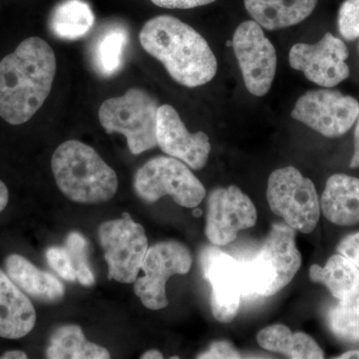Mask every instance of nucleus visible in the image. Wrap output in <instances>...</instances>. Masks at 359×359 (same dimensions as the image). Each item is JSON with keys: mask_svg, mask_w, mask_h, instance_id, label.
I'll return each mask as SVG.
<instances>
[{"mask_svg": "<svg viewBox=\"0 0 359 359\" xmlns=\"http://www.w3.org/2000/svg\"><path fill=\"white\" fill-rule=\"evenodd\" d=\"M55 74L50 45L40 37L23 40L0 61V117L11 125L29 121L50 94Z\"/></svg>", "mask_w": 359, "mask_h": 359, "instance_id": "obj_1", "label": "nucleus"}, {"mask_svg": "<svg viewBox=\"0 0 359 359\" xmlns=\"http://www.w3.org/2000/svg\"><path fill=\"white\" fill-rule=\"evenodd\" d=\"M141 46L159 60L175 81L189 88L209 83L216 76L218 62L207 40L170 15L156 16L139 34Z\"/></svg>", "mask_w": 359, "mask_h": 359, "instance_id": "obj_2", "label": "nucleus"}, {"mask_svg": "<svg viewBox=\"0 0 359 359\" xmlns=\"http://www.w3.org/2000/svg\"><path fill=\"white\" fill-rule=\"evenodd\" d=\"M61 192L79 204H100L116 195L118 177L93 148L77 140L61 144L51 160Z\"/></svg>", "mask_w": 359, "mask_h": 359, "instance_id": "obj_3", "label": "nucleus"}, {"mask_svg": "<svg viewBox=\"0 0 359 359\" xmlns=\"http://www.w3.org/2000/svg\"><path fill=\"white\" fill-rule=\"evenodd\" d=\"M240 264L243 297H271L280 292L302 266L294 229L273 224L257 256Z\"/></svg>", "mask_w": 359, "mask_h": 359, "instance_id": "obj_4", "label": "nucleus"}, {"mask_svg": "<svg viewBox=\"0 0 359 359\" xmlns=\"http://www.w3.org/2000/svg\"><path fill=\"white\" fill-rule=\"evenodd\" d=\"M159 107L158 101L145 90L132 88L124 95L104 101L99 121L108 134L124 135L130 152L140 155L158 146Z\"/></svg>", "mask_w": 359, "mask_h": 359, "instance_id": "obj_5", "label": "nucleus"}, {"mask_svg": "<svg viewBox=\"0 0 359 359\" xmlns=\"http://www.w3.org/2000/svg\"><path fill=\"white\" fill-rule=\"evenodd\" d=\"M266 199L271 212L294 230L313 233L320 217V202L311 179L294 167L269 175Z\"/></svg>", "mask_w": 359, "mask_h": 359, "instance_id": "obj_6", "label": "nucleus"}, {"mask_svg": "<svg viewBox=\"0 0 359 359\" xmlns=\"http://www.w3.org/2000/svg\"><path fill=\"white\" fill-rule=\"evenodd\" d=\"M134 189L149 204L170 196L182 207L196 208L205 197V187L188 165L170 156L153 158L143 165L135 175Z\"/></svg>", "mask_w": 359, "mask_h": 359, "instance_id": "obj_7", "label": "nucleus"}, {"mask_svg": "<svg viewBox=\"0 0 359 359\" xmlns=\"http://www.w3.org/2000/svg\"><path fill=\"white\" fill-rule=\"evenodd\" d=\"M98 237L108 264V278L122 283H135L149 249L143 226L124 212L122 218L101 224Z\"/></svg>", "mask_w": 359, "mask_h": 359, "instance_id": "obj_8", "label": "nucleus"}, {"mask_svg": "<svg viewBox=\"0 0 359 359\" xmlns=\"http://www.w3.org/2000/svg\"><path fill=\"white\" fill-rule=\"evenodd\" d=\"M359 102L339 90H309L297 101L292 117L327 138H339L355 124Z\"/></svg>", "mask_w": 359, "mask_h": 359, "instance_id": "obj_9", "label": "nucleus"}, {"mask_svg": "<svg viewBox=\"0 0 359 359\" xmlns=\"http://www.w3.org/2000/svg\"><path fill=\"white\" fill-rule=\"evenodd\" d=\"M192 263L190 250L181 243L167 241L152 245L142 264L144 276L135 280V294L149 309L167 308L168 280L172 276L188 273Z\"/></svg>", "mask_w": 359, "mask_h": 359, "instance_id": "obj_10", "label": "nucleus"}, {"mask_svg": "<svg viewBox=\"0 0 359 359\" xmlns=\"http://www.w3.org/2000/svg\"><path fill=\"white\" fill-rule=\"evenodd\" d=\"M231 43L245 88L252 95H266L275 79L278 57L263 27L255 20L244 21L233 33Z\"/></svg>", "mask_w": 359, "mask_h": 359, "instance_id": "obj_11", "label": "nucleus"}, {"mask_svg": "<svg viewBox=\"0 0 359 359\" xmlns=\"http://www.w3.org/2000/svg\"><path fill=\"white\" fill-rule=\"evenodd\" d=\"M348 56L344 40L327 32L316 43L294 44L290 48L289 62L309 81L323 88H334L351 75L346 63Z\"/></svg>", "mask_w": 359, "mask_h": 359, "instance_id": "obj_12", "label": "nucleus"}, {"mask_svg": "<svg viewBox=\"0 0 359 359\" xmlns=\"http://www.w3.org/2000/svg\"><path fill=\"white\" fill-rule=\"evenodd\" d=\"M257 218L254 203L240 188L215 189L208 199L205 236L212 245L231 244L238 231L252 228Z\"/></svg>", "mask_w": 359, "mask_h": 359, "instance_id": "obj_13", "label": "nucleus"}, {"mask_svg": "<svg viewBox=\"0 0 359 359\" xmlns=\"http://www.w3.org/2000/svg\"><path fill=\"white\" fill-rule=\"evenodd\" d=\"M203 276L212 287L211 309L219 323H229L237 316L242 292L240 261L215 247L201 252Z\"/></svg>", "mask_w": 359, "mask_h": 359, "instance_id": "obj_14", "label": "nucleus"}, {"mask_svg": "<svg viewBox=\"0 0 359 359\" xmlns=\"http://www.w3.org/2000/svg\"><path fill=\"white\" fill-rule=\"evenodd\" d=\"M157 144L165 154L182 161L194 170L203 169L211 153L208 135L189 132L178 112L168 104L158 109Z\"/></svg>", "mask_w": 359, "mask_h": 359, "instance_id": "obj_15", "label": "nucleus"}, {"mask_svg": "<svg viewBox=\"0 0 359 359\" xmlns=\"http://www.w3.org/2000/svg\"><path fill=\"white\" fill-rule=\"evenodd\" d=\"M36 313L32 302L0 269V337L18 339L34 328Z\"/></svg>", "mask_w": 359, "mask_h": 359, "instance_id": "obj_16", "label": "nucleus"}, {"mask_svg": "<svg viewBox=\"0 0 359 359\" xmlns=\"http://www.w3.org/2000/svg\"><path fill=\"white\" fill-rule=\"evenodd\" d=\"M320 210L330 223L340 226L359 224V179L334 174L327 179L320 197Z\"/></svg>", "mask_w": 359, "mask_h": 359, "instance_id": "obj_17", "label": "nucleus"}, {"mask_svg": "<svg viewBox=\"0 0 359 359\" xmlns=\"http://www.w3.org/2000/svg\"><path fill=\"white\" fill-rule=\"evenodd\" d=\"M6 273L25 294L36 301L54 304L61 301L65 287L55 276L41 271L25 257L13 254L6 259Z\"/></svg>", "mask_w": 359, "mask_h": 359, "instance_id": "obj_18", "label": "nucleus"}, {"mask_svg": "<svg viewBox=\"0 0 359 359\" xmlns=\"http://www.w3.org/2000/svg\"><path fill=\"white\" fill-rule=\"evenodd\" d=\"M318 0H245L252 20L264 29H283L299 25L313 13Z\"/></svg>", "mask_w": 359, "mask_h": 359, "instance_id": "obj_19", "label": "nucleus"}, {"mask_svg": "<svg viewBox=\"0 0 359 359\" xmlns=\"http://www.w3.org/2000/svg\"><path fill=\"white\" fill-rule=\"evenodd\" d=\"M311 282L325 285L339 302H355L359 297V269L342 255H334L325 266L309 268Z\"/></svg>", "mask_w": 359, "mask_h": 359, "instance_id": "obj_20", "label": "nucleus"}, {"mask_svg": "<svg viewBox=\"0 0 359 359\" xmlns=\"http://www.w3.org/2000/svg\"><path fill=\"white\" fill-rule=\"evenodd\" d=\"M257 344L266 351L285 354L289 358H325V353L313 337L304 332L292 334L283 325L264 328L257 337Z\"/></svg>", "mask_w": 359, "mask_h": 359, "instance_id": "obj_21", "label": "nucleus"}, {"mask_svg": "<svg viewBox=\"0 0 359 359\" xmlns=\"http://www.w3.org/2000/svg\"><path fill=\"white\" fill-rule=\"evenodd\" d=\"M49 359H108L110 353L92 344L85 337L78 325H63L52 334L50 344L46 351Z\"/></svg>", "mask_w": 359, "mask_h": 359, "instance_id": "obj_22", "label": "nucleus"}, {"mask_svg": "<svg viewBox=\"0 0 359 359\" xmlns=\"http://www.w3.org/2000/svg\"><path fill=\"white\" fill-rule=\"evenodd\" d=\"M95 16L83 0H65L54 9L50 18L52 32L61 39L77 40L93 27Z\"/></svg>", "mask_w": 359, "mask_h": 359, "instance_id": "obj_23", "label": "nucleus"}, {"mask_svg": "<svg viewBox=\"0 0 359 359\" xmlns=\"http://www.w3.org/2000/svg\"><path fill=\"white\" fill-rule=\"evenodd\" d=\"M128 39L126 29L117 26L110 28L98 40L94 49V65L102 76H112L121 68Z\"/></svg>", "mask_w": 359, "mask_h": 359, "instance_id": "obj_24", "label": "nucleus"}, {"mask_svg": "<svg viewBox=\"0 0 359 359\" xmlns=\"http://www.w3.org/2000/svg\"><path fill=\"white\" fill-rule=\"evenodd\" d=\"M327 321L330 332L339 339L359 344V314L355 302H339L328 309Z\"/></svg>", "mask_w": 359, "mask_h": 359, "instance_id": "obj_25", "label": "nucleus"}, {"mask_svg": "<svg viewBox=\"0 0 359 359\" xmlns=\"http://www.w3.org/2000/svg\"><path fill=\"white\" fill-rule=\"evenodd\" d=\"M65 249L69 254L71 263L77 282L84 287H91L95 283L93 271L88 259L89 244L81 233L73 231L66 238Z\"/></svg>", "mask_w": 359, "mask_h": 359, "instance_id": "obj_26", "label": "nucleus"}, {"mask_svg": "<svg viewBox=\"0 0 359 359\" xmlns=\"http://www.w3.org/2000/svg\"><path fill=\"white\" fill-rule=\"evenodd\" d=\"M337 26L340 35L347 41L359 39V0L344 1L339 7Z\"/></svg>", "mask_w": 359, "mask_h": 359, "instance_id": "obj_27", "label": "nucleus"}, {"mask_svg": "<svg viewBox=\"0 0 359 359\" xmlns=\"http://www.w3.org/2000/svg\"><path fill=\"white\" fill-rule=\"evenodd\" d=\"M47 263L61 278L67 282H76L77 278L73 269L69 254L65 248L52 247L46 252Z\"/></svg>", "mask_w": 359, "mask_h": 359, "instance_id": "obj_28", "label": "nucleus"}, {"mask_svg": "<svg viewBox=\"0 0 359 359\" xmlns=\"http://www.w3.org/2000/svg\"><path fill=\"white\" fill-rule=\"evenodd\" d=\"M197 358L201 359H211V358H229L236 359L242 358V355L238 353L237 349L235 348L230 342L216 341L210 346L205 353L199 354Z\"/></svg>", "mask_w": 359, "mask_h": 359, "instance_id": "obj_29", "label": "nucleus"}, {"mask_svg": "<svg viewBox=\"0 0 359 359\" xmlns=\"http://www.w3.org/2000/svg\"><path fill=\"white\" fill-rule=\"evenodd\" d=\"M337 252L359 269V231L344 238L337 245Z\"/></svg>", "mask_w": 359, "mask_h": 359, "instance_id": "obj_30", "label": "nucleus"}, {"mask_svg": "<svg viewBox=\"0 0 359 359\" xmlns=\"http://www.w3.org/2000/svg\"><path fill=\"white\" fill-rule=\"evenodd\" d=\"M155 6L169 9H191L208 6L216 0H151Z\"/></svg>", "mask_w": 359, "mask_h": 359, "instance_id": "obj_31", "label": "nucleus"}, {"mask_svg": "<svg viewBox=\"0 0 359 359\" xmlns=\"http://www.w3.org/2000/svg\"><path fill=\"white\" fill-rule=\"evenodd\" d=\"M354 125H355V129H354V152L351 160V164H349V167L353 168V169L359 168V115Z\"/></svg>", "mask_w": 359, "mask_h": 359, "instance_id": "obj_32", "label": "nucleus"}, {"mask_svg": "<svg viewBox=\"0 0 359 359\" xmlns=\"http://www.w3.org/2000/svg\"><path fill=\"white\" fill-rule=\"evenodd\" d=\"M9 193L6 184L0 180V212L6 209L8 204Z\"/></svg>", "mask_w": 359, "mask_h": 359, "instance_id": "obj_33", "label": "nucleus"}, {"mask_svg": "<svg viewBox=\"0 0 359 359\" xmlns=\"http://www.w3.org/2000/svg\"><path fill=\"white\" fill-rule=\"evenodd\" d=\"M27 354L21 351H11L2 354L0 359H26Z\"/></svg>", "mask_w": 359, "mask_h": 359, "instance_id": "obj_34", "label": "nucleus"}, {"mask_svg": "<svg viewBox=\"0 0 359 359\" xmlns=\"http://www.w3.org/2000/svg\"><path fill=\"white\" fill-rule=\"evenodd\" d=\"M142 359H162L163 354L160 353L159 351H156V349H152V351H149L147 353L142 354Z\"/></svg>", "mask_w": 359, "mask_h": 359, "instance_id": "obj_35", "label": "nucleus"}, {"mask_svg": "<svg viewBox=\"0 0 359 359\" xmlns=\"http://www.w3.org/2000/svg\"><path fill=\"white\" fill-rule=\"evenodd\" d=\"M337 359H353V358H359V349H356V351H346V353H342L341 355L337 358Z\"/></svg>", "mask_w": 359, "mask_h": 359, "instance_id": "obj_36", "label": "nucleus"}, {"mask_svg": "<svg viewBox=\"0 0 359 359\" xmlns=\"http://www.w3.org/2000/svg\"><path fill=\"white\" fill-rule=\"evenodd\" d=\"M355 308H356V311H358V313L359 314V297H358V299H356V301H355Z\"/></svg>", "mask_w": 359, "mask_h": 359, "instance_id": "obj_37", "label": "nucleus"}, {"mask_svg": "<svg viewBox=\"0 0 359 359\" xmlns=\"http://www.w3.org/2000/svg\"><path fill=\"white\" fill-rule=\"evenodd\" d=\"M201 214H202V212H201V210H196V211L194 212V215L197 217L201 216Z\"/></svg>", "mask_w": 359, "mask_h": 359, "instance_id": "obj_38", "label": "nucleus"}]
</instances>
